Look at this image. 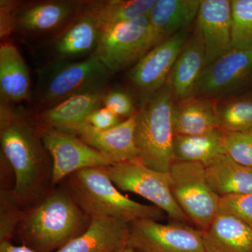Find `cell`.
Listing matches in <instances>:
<instances>
[{"instance_id":"cell-1","label":"cell","mask_w":252,"mask_h":252,"mask_svg":"<svg viewBox=\"0 0 252 252\" xmlns=\"http://www.w3.org/2000/svg\"><path fill=\"white\" fill-rule=\"evenodd\" d=\"M0 142L3 157L14 172L13 195L21 207L31 206L49 191L52 179V160L39 124L26 111L1 100Z\"/></svg>"},{"instance_id":"cell-2","label":"cell","mask_w":252,"mask_h":252,"mask_svg":"<svg viewBox=\"0 0 252 252\" xmlns=\"http://www.w3.org/2000/svg\"><path fill=\"white\" fill-rule=\"evenodd\" d=\"M90 221L63 185L24 210L16 233L34 251L56 252L84 233Z\"/></svg>"},{"instance_id":"cell-3","label":"cell","mask_w":252,"mask_h":252,"mask_svg":"<svg viewBox=\"0 0 252 252\" xmlns=\"http://www.w3.org/2000/svg\"><path fill=\"white\" fill-rule=\"evenodd\" d=\"M104 167L83 169L63 181L74 201L89 218H114L128 223L141 220L158 221L163 218V212L155 205L137 203L123 195Z\"/></svg>"},{"instance_id":"cell-4","label":"cell","mask_w":252,"mask_h":252,"mask_svg":"<svg viewBox=\"0 0 252 252\" xmlns=\"http://www.w3.org/2000/svg\"><path fill=\"white\" fill-rule=\"evenodd\" d=\"M174 99L172 91L165 85L136 113L135 139L139 161L158 172H169L175 161Z\"/></svg>"},{"instance_id":"cell-5","label":"cell","mask_w":252,"mask_h":252,"mask_svg":"<svg viewBox=\"0 0 252 252\" xmlns=\"http://www.w3.org/2000/svg\"><path fill=\"white\" fill-rule=\"evenodd\" d=\"M111 74L94 54L82 61H54L39 71L38 100L48 108L74 94L102 91Z\"/></svg>"},{"instance_id":"cell-6","label":"cell","mask_w":252,"mask_h":252,"mask_svg":"<svg viewBox=\"0 0 252 252\" xmlns=\"http://www.w3.org/2000/svg\"><path fill=\"white\" fill-rule=\"evenodd\" d=\"M169 175L175 201L189 221L206 229L220 210V197L210 187L201 163L175 160Z\"/></svg>"},{"instance_id":"cell-7","label":"cell","mask_w":252,"mask_h":252,"mask_svg":"<svg viewBox=\"0 0 252 252\" xmlns=\"http://www.w3.org/2000/svg\"><path fill=\"white\" fill-rule=\"evenodd\" d=\"M104 168L119 190L147 199L173 220L190 222L172 195L168 172L152 170L139 160L114 164Z\"/></svg>"},{"instance_id":"cell-8","label":"cell","mask_w":252,"mask_h":252,"mask_svg":"<svg viewBox=\"0 0 252 252\" xmlns=\"http://www.w3.org/2000/svg\"><path fill=\"white\" fill-rule=\"evenodd\" d=\"M148 16L102 28L94 55L109 72L122 71L149 51Z\"/></svg>"},{"instance_id":"cell-9","label":"cell","mask_w":252,"mask_h":252,"mask_svg":"<svg viewBox=\"0 0 252 252\" xmlns=\"http://www.w3.org/2000/svg\"><path fill=\"white\" fill-rule=\"evenodd\" d=\"M127 244L138 252H205L203 231L183 222L152 220L130 223Z\"/></svg>"},{"instance_id":"cell-10","label":"cell","mask_w":252,"mask_h":252,"mask_svg":"<svg viewBox=\"0 0 252 252\" xmlns=\"http://www.w3.org/2000/svg\"><path fill=\"white\" fill-rule=\"evenodd\" d=\"M39 126L43 143L52 160V187L83 169L111 165L102 154L77 136Z\"/></svg>"},{"instance_id":"cell-11","label":"cell","mask_w":252,"mask_h":252,"mask_svg":"<svg viewBox=\"0 0 252 252\" xmlns=\"http://www.w3.org/2000/svg\"><path fill=\"white\" fill-rule=\"evenodd\" d=\"M188 39L187 31L177 33L151 49L131 69L130 80L140 91L144 102L165 86Z\"/></svg>"},{"instance_id":"cell-12","label":"cell","mask_w":252,"mask_h":252,"mask_svg":"<svg viewBox=\"0 0 252 252\" xmlns=\"http://www.w3.org/2000/svg\"><path fill=\"white\" fill-rule=\"evenodd\" d=\"M252 77V47L231 49L207 64L195 96L213 99L238 90Z\"/></svg>"},{"instance_id":"cell-13","label":"cell","mask_w":252,"mask_h":252,"mask_svg":"<svg viewBox=\"0 0 252 252\" xmlns=\"http://www.w3.org/2000/svg\"><path fill=\"white\" fill-rule=\"evenodd\" d=\"M136 113L108 130H98L84 122L64 132L77 136L102 154L111 165L136 161L139 160L135 139Z\"/></svg>"},{"instance_id":"cell-14","label":"cell","mask_w":252,"mask_h":252,"mask_svg":"<svg viewBox=\"0 0 252 252\" xmlns=\"http://www.w3.org/2000/svg\"><path fill=\"white\" fill-rule=\"evenodd\" d=\"M82 1H46L18 6L15 12L14 31L39 35L69 26L84 6Z\"/></svg>"},{"instance_id":"cell-15","label":"cell","mask_w":252,"mask_h":252,"mask_svg":"<svg viewBox=\"0 0 252 252\" xmlns=\"http://www.w3.org/2000/svg\"><path fill=\"white\" fill-rule=\"evenodd\" d=\"M196 20L207 65L231 49V1L201 0Z\"/></svg>"},{"instance_id":"cell-16","label":"cell","mask_w":252,"mask_h":252,"mask_svg":"<svg viewBox=\"0 0 252 252\" xmlns=\"http://www.w3.org/2000/svg\"><path fill=\"white\" fill-rule=\"evenodd\" d=\"M201 0H157L149 14V51L181 31L198 16Z\"/></svg>"},{"instance_id":"cell-17","label":"cell","mask_w":252,"mask_h":252,"mask_svg":"<svg viewBox=\"0 0 252 252\" xmlns=\"http://www.w3.org/2000/svg\"><path fill=\"white\" fill-rule=\"evenodd\" d=\"M207 66L206 56L198 28L189 37L167 79L166 85L179 101L195 96Z\"/></svg>"},{"instance_id":"cell-18","label":"cell","mask_w":252,"mask_h":252,"mask_svg":"<svg viewBox=\"0 0 252 252\" xmlns=\"http://www.w3.org/2000/svg\"><path fill=\"white\" fill-rule=\"evenodd\" d=\"M100 31L84 4L77 17L53 41L55 61H73L92 56L97 49Z\"/></svg>"},{"instance_id":"cell-19","label":"cell","mask_w":252,"mask_h":252,"mask_svg":"<svg viewBox=\"0 0 252 252\" xmlns=\"http://www.w3.org/2000/svg\"><path fill=\"white\" fill-rule=\"evenodd\" d=\"M130 223L114 218H93L87 229L56 252H118L127 243Z\"/></svg>"},{"instance_id":"cell-20","label":"cell","mask_w":252,"mask_h":252,"mask_svg":"<svg viewBox=\"0 0 252 252\" xmlns=\"http://www.w3.org/2000/svg\"><path fill=\"white\" fill-rule=\"evenodd\" d=\"M104 94L102 91L74 94L37 114L39 125L61 131H67L86 122L91 113L99 108Z\"/></svg>"},{"instance_id":"cell-21","label":"cell","mask_w":252,"mask_h":252,"mask_svg":"<svg viewBox=\"0 0 252 252\" xmlns=\"http://www.w3.org/2000/svg\"><path fill=\"white\" fill-rule=\"evenodd\" d=\"M202 231L205 252H252V228L230 214L219 212Z\"/></svg>"},{"instance_id":"cell-22","label":"cell","mask_w":252,"mask_h":252,"mask_svg":"<svg viewBox=\"0 0 252 252\" xmlns=\"http://www.w3.org/2000/svg\"><path fill=\"white\" fill-rule=\"evenodd\" d=\"M0 92L1 100L13 104L31 96L29 69L17 47L9 42L0 46Z\"/></svg>"},{"instance_id":"cell-23","label":"cell","mask_w":252,"mask_h":252,"mask_svg":"<svg viewBox=\"0 0 252 252\" xmlns=\"http://www.w3.org/2000/svg\"><path fill=\"white\" fill-rule=\"evenodd\" d=\"M172 121L175 135H202L220 129L217 100L198 96L180 100L174 105Z\"/></svg>"},{"instance_id":"cell-24","label":"cell","mask_w":252,"mask_h":252,"mask_svg":"<svg viewBox=\"0 0 252 252\" xmlns=\"http://www.w3.org/2000/svg\"><path fill=\"white\" fill-rule=\"evenodd\" d=\"M210 187L220 196L252 193V168L237 163L222 154L205 167Z\"/></svg>"},{"instance_id":"cell-25","label":"cell","mask_w":252,"mask_h":252,"mask_svg":"<svg viewBox=\"0 0 252 252\" xmlns=\"http://www.w3.org/2000/svg\"><path fill=\"white\" fill-rule=\"evenodd\" d=\"M224 132L216 129L198 135H175L173 152L175 160L201 163L205 167L223 152Z\"/></svg>"},{"instance_id":"cell-26","label":"cell","mask_w":252,"mask_h":252,"mask_svg":"<svg viewBox=\"0 0 252 252\" xmlns=\"http://www.w3.org/2000/svg\"><path fill=\"white\" fill-rule=\"evenodd\" d=\"M157 0H107L87 1L86 8L94 16L99 29L147 16Z\"/></svg>"},{"instance_id":"cell-27","label":"cell","mask_w":252,"mask_h":252,"mask_svg":"<svg viewBox=\"0 0 252 252\" xmlns=\"http://www.w3.org/2000/svg\"><path fill=\"white\" fill-rule=\"evenodd\" d=\"M217 113L223 132H252V94L217 101Z\"/></svg>"},{"instance_id":"cell-28","label":"cell","mask_w":252,"mask_h":252,"mask_svg":"<svg viewBox=\"0 0 252 252\" xmlns=\"http://www.w3.org/2000/svg\"><path fill=\"white\" fill-rule=\"evenodd\" d=\"M231 49L252 47V0H232Z\"/></svg>"},{"instance_id":"cell-29","label":"cell","mask_w":252,"mask_h":252,"mask_svg":"<svg viewBox=\"0 0 252 252\" xmlns=\"http://www.w3.org/2000/svg\"><path fill=\"white\" fill-rule=\"evenodd\" d=\"M12 191H0V242L11 241L22 220L23 212Z\"/></svg>"},{"instance_id":"cell-30","label":"cell","mask_w":252,"mask_h":252,"mask_svg":"<svg viewBox=\"0 0 252 252\" xmlns=\"http://www.w3.org/2000/svg\"><path fill=\"white\" fill-rule=\"evenodd\" d=\"M223 146L225 156L252 168V132H224Z\"/></svg>"},{"instance_id":"cell-31","label":"cell","mask_w":252,"mask_h":252,"mask_svg":"<svg viewBox=\"0 0 252 252\" xmlns=\"http://www.w3.org/2000/svg\"><path fill=\"white\" fill-rule=\"evenodd\" d=\"M220 212L238 217L252 228V193L220 198Z\"/></svg>"},{"instance_id":"cell-32","label":"cell","mask_w":252,"mask_h":252,"mask_svg":"<svg viewBox=\"0 0 252 252\" xmlns=\"http://www.w3.org/2000/svg\"><path fill=\"white\" fill-rule=\"evenodd\" d=\"M102 103L121 119H128L136 113L132 97L127 93L122 91H111L104 94Z\"/></svg>"},{"instance_id":"cell-33","label":"cell","mask_w":252,"mask_h":252,"mask_svg":"<svg viewBox=\"0 0 252 252\" xmlns=\"http://www.w3.org/2000/svg\"><path fill=\"white\" fill-rule=\"evenodd\" d=\"M122 122L120 117L105 107L94 110L86 121V123L98 130H108Z\"/></svg>"},{"instance_id":"cell-34","label":"cell","mask_w":252,"mask_h":252,"mask_svg":"<svg viewBox=\"0 0 252 252\" xmlns=\"http://www.w3.org/2000/svg\"><path fill=\"white\" fill-rule=\"evenodd\" d=\"M0 2V36L3 38L14 31L15 12L20 4L5 0H1Z\"/></svg>"},{"instance_id":"cell-35","label":"cell","mask_w":252,"mask_h":252,"mask_svg":"<svg viewBox=\"0 0 252 252\" xmlns=\"http://www.w3.org/2000/svg\"><path fill=\"white\" fill-rule=\"evenodd\" d=\"M0 252H36L25 245H15L11 241L0 242Z\"/></svg>"},{"instance_id":"cell-36","label":"cell","mask_w":252,"mask_h":252,"mask_svg":"<svg viewBox=\"0 0 252 252\" xmlns=\"http://www.w3.org/2000/svg\"><path fill=\"white\" fill-rule=\"evenodd\" d=\"M118 252H138L136 251L135 249H133L132 248V247H130V245H128V244H126V245H124V247L122 249H121L120 250H119Z\"/></svg>"}]
</instances>
